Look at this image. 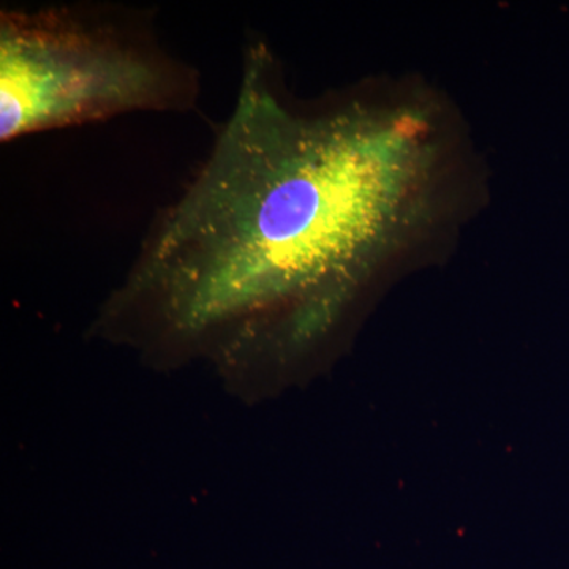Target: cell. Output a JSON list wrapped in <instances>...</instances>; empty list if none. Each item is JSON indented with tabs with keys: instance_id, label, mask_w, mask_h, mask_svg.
Segmentation results:
<instances>
[{
	"instance_id": "obj_1",
	"label": "cell",
	"mask_w": 569,
	"mask_h": 569,
	"mask_svg": "<svg viewBox=\"0 0 569 569\" xmlns=\"http://www.w3.org/2000/svg\"><path fill=\"white\" fill-rule=\"evenodd\" d=\"M425 151L413 119L291 102L271 48L249 37L233 110L157 211L97 335L249 376L328 328L406 220Z\"/></svg>"
},
{
	"instance_id": "obj_2",
	"label": "cell",
	"mask_w": 569,
	"mask_h": 569,
	"mask_svg": "<svg viewBox=\"0 0 569 569\" xmlns=\"http://www.w3.org/2000/svg\"><path fill=\"white\" fill-rule=\"evenodd\" d=\"M157 9L73 0L0 9V141L198 110L201 73L157 31Z\"/></svg>"
}]
</instances>
